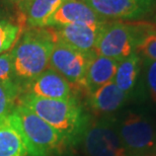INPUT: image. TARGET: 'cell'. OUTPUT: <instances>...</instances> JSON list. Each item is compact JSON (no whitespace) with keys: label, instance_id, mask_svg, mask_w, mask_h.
<instances>
[{"label":"cell","instance_id":"2","mask_svg":"<svg viewBox=\"0 0 156 156\" xmlns=\"http://www.w3.org/2000/svg\"><path fill=\"white\" fill-rule=\"evenodd\" d=\"M16 104L33 111L58 132L68 143L76 140L86 131V117L76 98L71 99L43 98L30 93H21Z\"/></svg>","mask_w":156,"mask_h":156},{"label":"cell","instance_id":"17","mask_svg":"<svg viewBox=\"0 0 156 156\" xmlns=\"http://www.w3.org/2000/svg\"><path fill=\"white\" fill-rule=\"evenodd\" d=\"M21 92V85L17 81L0 83V118L11 113Z\"/></svg>","mask_w":156,"mask_h":156},{"label":"cell","instance_id":"21","mask_svg":"<svg viewBox=\"0 0 156 156\" xmlns=\"http://www.w3.org/2000/svg\"><path fill=\"white\" fill-rule=\"evenodd\" d=\"M16 81L12 66L11 51L0 55V83Z\"/></svg>","mask_w":156,"mask_h":156},{"label":"cell","instance_id":"15","mask_svg":"<svg viewBox=\"0 0 156 156\" xmlns=\"http://www.w3.org/2000/svg\"><path fill=\"white\" fill-rule=\"evenodd\" d=\"M0 156H29L23 137L9 115L0 118Z\"/></svg>","mask_w":156,"mask_h":156},{"label":"cell","instance_id":"12","mask_svg":"<svg viewBox=\"0 0 156 156\" xmlns=\"http://www.w3.org/2000/svg\"><path fill=\"white\" fill-rule=\"evenodd\" d=\"M64 0H26L17 9L18 26L29 29L45 27L48 20L60 7Z\"/></svg>","mask_w":156,"mask_h":156},{"label":"cell","instance_id":"6","mask_svg":"<svg viewBox=\"0 0 156 156\" xmlns=\"http://www.w3.org/2000/svg\"><path fill=\"white\" fill-rule=\"evenodd\" d=\"M94 54L83 53L57 40L50 57L49 66L61 74L74 90H81L84 89L86 70Z\"/></svg>","mask_w":156,"mask_h":156},{"label":"cell","instance_id":"8","mask_svg":"<svg viewBox=\"0 0 156 156\" xmlns=\"http://www.w3.org/2000/svg\"><path fill=\"white\" fill-rule=\"evenodd\" d=\"M84 147L88 156H129L119 133L105 122L85 131Z\"/></svg>","mask_w":156,"mask_h":156},{"label":"cell","instance_id":"1","mask_svg":"<svg viewBox=\"0 0 156 156\" xmlns=\"http://www.w3.org/2000/svg\"><path fill=\"white\" fill-rule=\"evenodd\" d=\"M56 41L52 27L27 29L20 37L11 57L15 80L20 85L47 69Z\"/></svg>","mask_w":156,"mask_h":156},{"label":"cell","instance_id":"18","mask_svg":"<svg viewBox=\"0 0 156 156\" xmlns=\"http://www.w3.org/2000/svg\"><path fill=\"white\" fill-rule=\"evenodd\" d=\"M21 35V27L10 20H0V55L9 51Z\"/></svg>","mask_w":156,"mask_h":156},{"label":"cell","instance_id":"14","mask_svg":"<svg viewBox=\"0 0 156 156\" xmlns=\"http://www.w3.org/2000/svg\"><path fill=\"white\" fill-rule=\"evenodd\" d=\"M127 98L128 94L111 81L89 94V105L96 114H111L119 110Z\"/></svg>","mask_w":156,"mask_h":156},{"label":"cell","instance_id":"9","mask_svg":"<svg viewBox=\"0 0 156 156\" xmlns=\"http://www.w3.org/2000/svg\"><path fill=\"white\" fill-rule=\"evenodd\" d=\"M23 92L30 93L43 98L71 99L75 96V91L71 84L55 70L46 69L34 79L21 85Z\"/></svg>","mask_w":156,"mask_h":156},{"label":"cell","instance_id":"20","mask_svg":"<svg viewBox=\"0 0 156 156\" xmlns=\"http://www.w3.org/2000/svg\"><path fill=\"white\" fill-rule=\"evenodd\" d=\"M142 67L144 68L147 88L152 101L156 102V61L143 58Z\"/></svg>","mask_w":156,"mask_h":156},{"label":"cell","instance_id":"16","mask_svg":"<svg viewBox=\"0 0 156 156\" xmlns=\"http://www.w3.org/2000/svg\"><path fill=\"white\" fill-rule=\"evenodd\" d=\"M142 57L138 53L134 52L129 57L119 62L116 75L114 78L115 84L122 91L129 95L135 87L141 70Z\"/></svg>","mask_w":156,"mask_h":156},{"label":"cell","instance_id":"4","mask_svg":"<svg viewBox=\"0 0 156 156\" xmlns=\"http://www.w3.org/2000/svg\"><path fill=\"white\" fill-rule=\"evenodd\" d=\"M146 23H125L122 20L107 21L96 42L95 55L122 61L136 52V47Z\"/></svg>","mask_w":156,"mask_h":156},{"label":"cell","instance_id":"7","mask_svg":"<svg viewBox=\"0 0 156 156\" xmlns=\"http://www.w3.org/2000/svg\"><path fill=\"white\" fill-rule=\"evenodd\" d=\"M105 20H141L156 9V0H80Z\"/></svg>","mask_w":156,"mask_h":156},{"label":"cell","instance_id":"5","mask_svg":"<svg viewBox=\"0 0 156 156\" xmlns=\"http://www.w3.org/2000/svg\"><path fill=\"white\" fill-rule=\"evenodd\" d=\"M118 133L129 156H156V130L146 117L129 112Z\"/></svg>","mask_w":156,"mask_h":156},{"label":"cell","instance_id":"11","mask_svg":"<svg viewBox=\"0 0 156 156\" xmlns=\"http://www.w3.org/2000/svg\"><path fill=\"white\" fill-rule=\"evenodd\" d=\"M108 21L80 0H64L45 27H57L67 24H95Z\"/></svg>","mask_w":156,"mask_h":156},{"label":"cell","instance_id":"19","mask_svg":"<svg viewBox=\"0 0 156 156\" xmlns=\"http://www.w3.org/2000/svg\"><path fill=\"white\" fill-rule=\"evenodd\" d=\"M136 53L142 58L156 61V27L147 23L136 47Z\"/></svg>","mask_w":156,"mask_h":156},{"label":"cell","instance_id":"10","mask_svg":"<svg viewBox=\"0 0 156 156\" xmlns=\"http://www.w3.org/2000/svg\"><path fill=\"white\" fill-rule=\"evenodd\" d=\"M105 23L95 24H67L52 29L58 41L83 53L91 54L94 53L96 42Z\"/></svg>","mask_w":156,"mask_h":156},{"label":"cell","instance_id":"22","mask_svg":"<svg viewBox=\"0 0 156 156\" xmlns=\"http://www.w3.org/2000/svg\"><path fill=\"white\" fill-rule=\"evenodd\" d=\"M0 1L4 7H16V9H18L26 0H0Z\"/></svg>","mask_w":156,"mask_h":156},{"label":"cell","instance_id":"23","mask_svg":"<svg viewBox=\"0 0 156 156\" xmlns=\"http://www.w3.org/2000/svg\"><path fill=\"white\" fill-rule=\"evenodd\" d=\"M1 4H2V3H1V1H0V18L3 17V15H4V12H3V8L1 7Z\"/></svg>","mask_w":156,"mask_h":156},{"label":"cell","instance_id":"13","mask_svg":"<svg viewBox=\"0 0 156 156\" xmlns=\"http://www.w3.org/2000/svg\"><path fill=\"white\" fill-rule=\"evenodd\" d=\"M119 61L104 56L93 55L87 67L84 89L91 94L99 87L114 80Z\"/></svg>","mask_w":156,"mask_h":156},{"label":"cell","instance_id":"3","mask_svg":"<svg viewBox=\"0 0 156 156\" xmlns=\"http://www.w3.org/2000/svg\"><path fill=\"white\" fill-rule=\"evenodd\" d=\"M9 118L20 129L29 156H53L68 144L60 132L23 105L16 104Z\"/></svg>","mask_w":156,"mask_h":156}]
</instances>
